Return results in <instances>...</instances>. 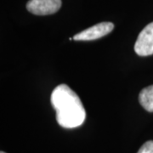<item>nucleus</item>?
I'll list each match as a JSON object with an SVG mask.
<instances>
[{
  "label": "nucleus",
  "mask_w": 153,
  "mask_h": 153,
  "mask_svg": "<svg viewBox=\"0 0 153 153\" xmlns=\"http://www.w3.org/2000/svg\"><path fill=\"white\" fill-rule=\"evenodd\" d=\"M139 101L144 109L153 112V85L143 88L139 94Z\"/></svg>",
  "instance_id": "nucleus-5"
},
{
  "label": "nucleus",
  "mask_w": 153,
  "mask_h": 153,
  "mask_svg": "<svg viewBox=\"0 0 153 153\" xmlns=\"http://www.w3.org/2000/svg\"><path fill=\"white\" fill-rule=\"evenodd\" d=\"M50 101L56 111V121L61 127L73 128L83 123L85 109L78 95L69 86L60 84L55 88Z\"/></svg>",
  "instance_id": "nucleus-1"
},
{
  "label": "nucleus",
  "mask_w": 153,
  "mask_h": 153,
  "mask_svg": "<svg viewBox=\"0 0 153 153\" xmlns=\"http://www.w3.org/2000/svg\"><path fill=\"white\" fill-rule=\"evenodd\" d=\"M114 28V25L111 22H100L91 27L82 31L73 37V40L76 41H91L102 38L109 34Z\"/></svg>",
  "instance_id": "nucleus-3"
},
{
  "label": "nucleus",
  "mask_w": 153,
  "mask_h": 153,
  "mask_svg": "<svg viewBox=\"0 0 153 153\" xmlns=\"http://www.w3.org/2000/svg\"><path fill=\"white\" fill-rule=\"evenodd\" d=\"M134 51L140 56L153 55V22L148 24L139 34L134 44Z\"/></svg>",
  "instance_id": "nucleus-2"
},
{
  "label": "nucleus",
  "mask_w": 153,
  "mask_h": 153,
  "mask_svg": "<svg viewBox=\"0 0 153 153\" xmlns=\"http://www.w3.org/2000/svg\"><path fill=\"white\" fill-rule=\"evenodd\" d=\"M0 153H5V152H1Z\"/></svg>",
  "instance_id": "nucleus-7"
},
{
  "label": "nucleus",
  "mask_w": 153,
  "mask_h": 153,
  "mask_svg": "<svg viewBox=\"0 0 153 153\" xmlns=\"http://www.w3.org/2000/svg\"><path fill=\"white\" fill-rule=\"evenodd\" d=\"M61 7V0H30L27 4L29 12L37 16L55 14Z\"/></svg>",
  "instance_id": "nucleus-4"
},
{
  "label": "nucleus",
  "mask_w": 153,
  "mask_h": 153,
  "mask_svg": "<svg viewBox=\"0 0 153 153\" xmlns=\"http://www.w3.org/2000/svg\"><path fill=\"white\" fill-rule=\"evenodd\" d=\"M137 153H153V141L149 140L140 148Z\"/></svg>",
  "instance_id": "nucleus-6"
}]
</instances>
